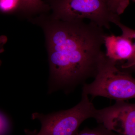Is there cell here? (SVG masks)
<instances>
[{
	"label": "cell",
	"instance_id": "obj_1",
	"mask_svg": "<svg viewBox=\"0 0 135 135\" xmlns=\"http://www.w3.org/2000/svg\"><path fill=\"white\" fill-rule=\"evenodd\" d=\"M30 21L45 34L50 67L49 93L62 89L68 93L95 77L106 57L102 50L107 34L94 23L66 22L46 14Z\"/></svg>",
	"mask_w": 135,
	"mask_h": 135
},
{
	"label": "cell",
	"instance_id": "obj_2",
	"mask_svg": "<svg viewBox=\"0 0 135 135\" xmlns=\"http://www.w3.org/2000/svg\"><path fill=\"white\" fill-rule=\"evenodd\" d=\"M130 0H46L51 17L66 22L89 20L102 28L109 29L111 24L120 20Z\"/></svg>",
	"mask_w": 135,
	"mask_h": 135
},
{
	"label": "cell",
	"instance_id": "obj_3",
	"mask_svg": "<svg viewBox=\"0 0 135 135\" xmlns=\"http://www.w3.org/2000/svg\"><path fill=\"white\" fill-rule=\"evenodd\" d=\"M94 79L91 83L83 84V93L116 101L135 98V78L106 56Z\"/></svg>",
	"mask_w": 135,
	"mask_h": 135
},
{
	"label": "cell",
	"instance_id": "obj_4",
	"mask_svg": "<svg viewBox=\"0 0 135 135\" xmlns=\"http://www.w3.org/2000/svg\"><path fill=\"white\" fill-rule=\"evenodd\" d=\"M100 109L95 108L88 95L82 93L81 99L75 106L65 110L49 114L34 113L32 119H38L41 128L36 135H76L81 124L88 119L98 121Z\"/></svg>",
	"mask_w": 135,
	"mask_h": 135
},
{
	"label": "cell",
	"instance_id": "obj_5",
	"mask_svg": "<svg viewBox=\"0 0 135 135\" xmlns=\"http://www.w3.org/2000/svg\"><path fill=\"white\" fill-rule=\"evenodd\" d=\"M120 123L124 135H135V104L117 101L112 106L105 108L103 125L107 128L116 132Z\"/></svg>",
	"mask_w": 135,
	"mask_h": 135
},
{
	"label": "cell",
	"instance_id": "obj_6",
	"mask_svg": "<svg viewBox=\"0 0 135 135\" xmlns=\"http://www.w3.org/2000/svg\"><path fill=\"white\" fill-rule=\"evenodd\" d=\"M104 45L106 49V57L116 62L122 60L127 61L134 56L133 41L122 34L119 36L106 34Z\"/></svg>",
	"mask_w": 135,
	"mask_h": 135
},
{
	"label": "cell",
	"instance_id": "obj_7",
	"mask_svg": "<svg viewBox=\"0 0 135 135\" xmlns=\"http://www.w3.org/2000/svg\"><path fill=\"white\" fill-rule=\"evenodd\" d=\"M20 5L18 12L29 17L37 14H46L50 10L48 5L42 0H19Z\"/></svg>",
	"mask_w": 135,
	"mask_h": 135
},
{
	"label": "cell",
	"instance_id": "obj_8",
	"mask_svg": "<svg viewBox=\"0 0 135 135\" xmlns=\"http://www.w3.org/2000/svg\"><path fill=\"white\" fill-rule=\"evenodd\" d=\"M119 27L121 31L122 34L131 39L133 42L134 46V54L133 57L130 60L126 61L121 65L122 70L129 73H135V30L129 28L123 24L120 21H118L115 24Z\"/></svg>",
	"mask_w": 135,
	"mask_h": 135
},
{
	"label": "cell",
	"instance_id": "obj_9",
	"mask_svg": "<svg viewBox=\"0 0 135 135\" xmlns=\"http://www.w3.org/2000/svg\"><path fill=\"white\" fill-rule=\"evenodd\" d=\"M76 135H118L114 131L107 128L101 124L94 129L85 128L78 132Z\"/></svg>",
	"mask_w": 135,
	"mask_h": 135
},
{
	"label": "cell",
	"instance_id": "obj_10",
	"mask_svg": "<svg viewBox=\"0 0 135 135\" xmlns=\"http://www.w3.org/2000/svg\"><path fill=\"white\" fill-rule=\"evenodd\" d=\"M20 5L19 0H1V11L4 13L10 14L18 12Z\"/></svg>",
	"mask_w": 135,
	"mask_h": 135
},
{
	"label": "cell",
	"instance_id": "obj_11",
	"mask_svg": "<svg viewBox=\"0 0 135 135\" xmlns=\"http://www.w3.org/2000/svg\"><path fill=\"white\" fill-rule=\"evenodd\" d=\"M11 129L9 120L4 114L1 112L0 135H8Z\"/></svg>",
	"mask_w": 135,
	"mask_h": 135
},
{
	"label": "cell",
	"instance_id": "obj_12",
	"mask_svg": "<svg viewBox=\"0 0 135 135\" xmlns=\"http://www.w3.org/2000/svg\"><path fill=\"white\" fill-rule=\"evenodd\" d=\"M130 1H132L133 2L135 3V0H130Z\"/></svg>",
	"mask_w": 135,
	"mask_h": 135
}]
</instances>
